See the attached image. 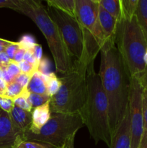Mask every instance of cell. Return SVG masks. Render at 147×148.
Returning <instances> with one entry per match:
<instances>
[{
  "mask_svg": "<svg viewBox=\"0 0 147 148\" xmlns=\"http://www.w3.org/2000/svg\"><path fill=\"white\" fill-rule=\"evenodd\" d=\"M24 90V89L21 85L13 81V82H10V83H7V88H6L3 95L14 99L15 98L18 97L19 95H21Z\"/></svg>",
  "mask_w": 147,
  "mask_h": 148,
  "instance_id": "603a6c76",
  "label": "cell"
},
{
  "mask_svg": "<svg viewBox=\"0 0 147 148\" xmlns=\"http://www.w3.org/2000/svg\"><path fill=\"white\" fill-rule=\"evenodd\" d=\"M84 124L80 114L51 113L50 119L39 130H28L24 141H37L57 148H73L74 137Z\"/></svg>",
  "mask_w": 147,
  "mask_h": 148,
  "instance_id": "8992f818",
  "label": "cell"
},
{
  "mask_svg": "<svg viewBox=\"0 0 147 148\" xmlns=\"http://www.w3.org/2000/svg\"><path fill=\"white\" fill-rule=\"evenodd\" d=\"M18 43H20V46L26 51H32L34 46L37 44L35 38L30 34H25L22 36Z\"/></svg>",
  "mask_w": 147,
  "mask_h": 148,
  "instance_id": "d4e9b609",
  "label": "cell"
},
{
  "mask_svg": "<svg viewBox=\"0 0 147 148\" xmlns=\"http://www.w3.org/2000/svg\"><path fill=\"white\" fill-rule=\"evenodd\" d=\"M27 89L32 93L46 95L47 94L46 76L43 75L38 71L35 72L32 75Z\"/></svg>",
  "mask_w": 147,
  "mask_h": 148,
  "instance_id": "9a60e30c",
  "label": "cell"
},
{
  "mask_svg": "<svg viewBox=\"0 0 147 148\" xmlns=\"http://www.w3.org/2000/svg\"><path fill=\"white\" fill-rule=\"evenodd\" d=\"M99 4L118 21L121 20V7L120 0H99Z\"/></svg>",
  "mask_w": 147,
  "mask_h": 148,
  "instance_id": "e0dca14e",
  "label": "cell"
},
{
  "mask_svg": "<svg viewBox=\"0 0 147 148\" xmlns=\"http://www.w3.org/2000/svg\"><path fill=\"white\" fill-rule=\"evenodd\" d=\"M139 148H147V139L146 140V141L140 146Z\"/></svg>",
  "mask_w": 147,
  "mask_h": 148,
  "instance_id": "60d3db41",
  "label": "cell"
},
{
  "mask_svg": "<svg viewBox=\"0 0 147 148\" xmlns=\"http://www.w3.org/2000/svg\"><path fill=\"white\" fill-rule=\"evenodd\" d=\"M0 8H9L18 12L20 0H0Z\"/></svg>",
  "mask_w": 147,
  "mask_h": 148,
  "instance_id": "f546056e",
  "label": "cell"
},
{
  "mask_svg": "<svg viewBox=\"0 0 147 148\" xmlns=\"http://www.w3.org/2000/svg\"><path fill=\"white\" fill-rule=\"evenodd\" d=\"M86 100L81 113L84 124L87 127L95 144L102 141L110 148L112 134L110 129L109 106L99 73L94 68V62L86 69Z\"/></svg>",
  "mask_w": 147,
  "mask_h": 148,
  "instance_id": "7a4b0ae2",
  "label": "cell"
},
{
  "mask_svg": "<svg viewBox=\"0 0 147 148\" xmlns=\"http://www.w3.org/2000/svg\"><path fill=\"white\" fill-rule=\"evenodd\" d=\"M87 65L74 62L73 69L60 78L61 86L50 99L51 113L81 114L86 100Z\"/></svg>",
  "mask_w": 147,
  "mask_h": 148,
  "instance_id": "5b68a950",
  "label": "cell"
},
{
  "mask_svg": "<svg viewBox=\"0 0 147 148\" xmlns=\"http://www.w3.org/2000/svg\"><path fill=\"white\" fill-rule=\"evenodd\" d=\"M11 59L9 58V56L6 54L5 52H1L0 53V67L2 69L7 67L9 64L11 62Z\"/></svg>",
  "mask_w": 147,
  "mask_h": 148,
  "instance_id": "d590c367",
  "label": "cell"
},
{
  "mask_svg": "<svg viewBox=\"0 0 147 148\" xmlns=\"http://www.w3.org/2000/svg\"><path fill=\"white\" fill-rule=\"evenodd\" d=\"M29 94H30V92L27 90V88L24 89L21 95H19L18 97H17V98H15L14 99V106L17 107H20V108L26 110L27 111L32 112L33 108L28 101Z\"/></svg>",
  "mask_w": 147,
  "mask_h": 148,
  "instance_id": "44dd1931",
  "label": "cell"
},
{
  "mask_svg": "<svg viewBox=\"0 0 147 148\" xmlns=\"http://www.w3.org/2000/svg\"><path fill=\"white\" fill-rule=\"evenodd\" d=\"M46 85H47V94L51 98L59 92L61 81L60 78L58 77L56 74L51 72L50 75L46 76Z\"/></svg>",
  "mask_w": 147,
  "mask_h": 148,
  "instance_id": "ffe728a7",
  "label": "cell"
},
{
  "mask_svg": "<svg viewBox=\"0 0 147 148\" xmlns=\"http://www.w3.org/2000/svg\"><path fill=\"white\" fill-rule=\"evenodd\" d=\"M1 95H3V93L1 92V91H0V96H1Z\"/></svg>",
  "mask_w": 147,
  "mask_h": 148,
  "instance_id": "ee69618b",
  "label": "cell"
},
{
  "mask_svg": "<svg viewBox=\"0 0 147 148\" xmlns=\"http://www.w3.org/2000/svg\"><path fill=\"white\" fill-rule=\"evenodd\" d=\"M51 116L50 101L43 105L33 109L32 111V125L29 130H39L50 119Z\"/></svg>",
  "mask_w": 147,
  "mask_h": 148,
  "instance_id": "5bb4252c",
  "label": "cell"
},
{
  "mask_svg": "<svg viewBox=\"0 0 147 148\" xmlns=\"http://www.w3.org/2000/svg\"><path fill=\"white\" fill-rule=\"evenodd\" d=\"M114 40L131 77L141 75L146 69L144 55L147 42L135 15L131 20L118 21Z\"/></svg>",
  "mask_w": 147,
  "mask_h": 148,
  "instance_id": "277c9868",
  "label": "cell"
},
{
  "mask_svg": "<svg viewBox=\"0 0 147 148\" xmlns=\"http://www.w3.org/2000/svg\"><path fill=\"white\" fill-rule=\"evenodd\" d=\"M135 17L147 42V0L138 1Z\"/></svg>",
  "mask_w": 147,
  "mask_h": 148,
  "instance_id": "2e32d148",
  "label": "cell"
},
{
  "mask_svg": "<svg viewBox=\"0 0 147 148\" xmlns=\"http://www.w3.org/2000/svg\"><path fill=\"white\" fill-rule=\"evenodd\" d=\"M11 42L12 41H10V40H4V39L0 38V53H1V52H4L6 47H7L9 44H10Z\"/></svg>",
  "mask_w": 147,
  "mask_h": 148,
  "instance_id": "f35d334b",
  "label": "cell"
},
{
  "mask_svg": "<svg viewBox=\"0 0 147 148\" xmlns=\"http://www.w3.org/2000/svg\"><path fill=\"white\" fill-rule=\"evenodd\" d=\"M32 75H27V74L24 73H20V75H17L15 78L14 79V82H17L19 85H21L24 89L27 88L29 82H30V79H31ZM12 81V82H13Z\"/></svg>",
  "mask_w": 147,
  "mask_h": 148,
  "instance_id": "1f68e13d",
  "label": "cell"
},
{
  "mask_svg": "<svg viewBox=\"0 0 147 148\" xmlns=\"http://www.w3.org/2000/svg\"><path fill=\"white\" fill-rule=\"evenodd\" d=\"M136 77L139 79L143 88L147 90V66H146L145 70Z\"/></svg>",
  "mask_w": 147,
  "mask_h": 148,
  "instance_id": "8d00e7d4",
  "label": "cell"
},
{
  "mask_svg": "<svg viewBox=\"0 0 147 148\" xmlns=\"http://www.w3.org/2000/svg\"><path fill=\"white\" fill-rule=\"evenodd\" d=\"M75 17L84 30L85 36L102 48L105 42L98 20L99 0H75Z\"/></svg>",
  "mask_w": 147,
  "mask_h": 148,
  "instance_id": "ba28073f",
  "label": "cell"
},
{
  "mask_svg": "<svg viewBox=\"0 0 147 148\" xmlns=\"http://www.w3.org/2000/svg\"><path fill=\"white\" fill-rule=\"evenodd\" d=\"M14 106V99L9 97L1 95L0 96V108L3 111L10 113Z\"/></svg>",
  "mask_w": 147,
  "mask_h": 148,
  "instance_id": "4316f807",
  "label": "cell"
},
{
  "mask_svg": "<svg viewBox=\"0 0 147 148\" xmlns=\"http://www.w3.org/2000/svg\"><path fill=\"white\" fill-rule=\"evenodd\" d=\"M33 52V55H34L36 61L37 62V63H40V60L43 59V50H42V46L40 44H36L34 46L33 50L31 51Z\"/></svg>",
  "mask_w": 147,
  "mask_h": 148,
  "instance_id": "836d02e7",
  "label": "cell"
},
{
  "mask_svg": "<svg viewBox=\"0 0 147 148\" xmlns=\"http://www.w3.org/2000/svg\"><path fill=\"white\" fill-rule=\"evenodd\" d=\"M23 141V135L14 126L10 113L0 108V148H17Z\"/></svg>",
  "mask_w": 147,
  "mask_h": 148,
  "instance_id": "30bf717a",
  "label": "cell"
},
{
  "mask_svg": "<svg viewBox=\"0 0 147 148\" xmlns=\"http://www.w3.org/2000/svg\"><path fill=\"white\" fill-rule=\"evenodd\" d=\"M37 71L45 76H48L51 73L50 71V62L46 57L43 58L39 63Z\"/></svg>",
  "mask_w": 147,
  "mask_h": 148,
  "instance_id": "f1b7e54d",
  "label": "cell"
},
{
  "mask_svg": "<svg viewBox=\"0 0 147 148\" xmlns=\"http://www.w3.org/2000/svg\"><path fill=\"white\" fill-rule=\"evenodd\" d=\"M139 0H120L121 7V19L131 20L135 15Z\"/></svg>",
  "mask_w": 147,
  "mask_h": 148,
  "instance_id": "d6986e66",
  "label": "cell"
},
{
  "mask_svg": "<svg viewBox=\"0 0 147 148\" xmlns=\"http://www.w3.org/2000/svg\"><path fill=\"white\" fill-rule=\"evenodd\" d=\"M6 71H7V73L13 78V79L16 77L18 75H20L21 73L20 70V68H19L18 63L15 62L14 61L12 60L11 62L8 64V66L6 68H4Z\"/></svg>",
  "mask_w": 147,
  "mask_h": 148,
  "instance_id": "4dcf8cb0",
  "label": "cell"
},
{
  "mask_svg": "<svg viewBox=\"0 0 147 148\" xmlns=\"http://www.w3.org/2000/svg\"><path fill=\"white\" fill-rule=\"evenodd\" d=\"M143 87L136 77H131L128 109L131 132V148H139L143 134Z\"/></svg>",
  "mask_w": 147,
  "mask_h": 148,
  "instance_id": "9c48e42d",
  "label": "cell"
},
{
  "mask_svg": "<svg viewBox=\"0 0 147 148\" xmlns=\"http://www.w3.org/2000/svg\"><path fill=\"white\" fill-rule=\"evenodd\" d=\"M49 15L59 27L65 45L74 62L88 64L89 60L84 30L76 17L47 6Z\"/></svg>",
  "mask_w": 147,
  "mask_h": 148,
  "instance_id": "52a82bcc",
  "label": "cell"
},
{
  "mask_svg": "<svg viewBox=\"0 0 147 148\" xmlns=\"http://www.w3.org/2000/svg\"><path fill=\"white\" fill-rule=\"evenodd\" d=\"M25 51V49H24L23 48H22L21 46H20V49H19L18 50H17V51L16 52L15 55H14V59H13V61H14V62H17V63L22 62V61L23 60V59H24V55Z\"/></svg>",
  "mask_w": 147,
  "mask_h": 148,
  "instance_id": "74e56055",
  "label": "cell"
},
{
  "mask_svg": "<svg viewBox=\"0 0 147 148\" xmlns=\"http://www.w3.org/2000/svg\"><path fill=\"white\" fill-rule=\"evenodd\" d=\"M3 77V69L0 67V78H2Z\"/></svg>",
  "mask_w": 147,
  "mask_h": 148,
  "instance_id": "7bdbcfd3",
  "label": "cell"
},
{
  "mask_svg": "<svg viewBox=\"0 0 147 148\" xmlns=\"http://www.w3.org/2000/svg\"><path fill=\"white\" fill-rule=\"evenodd\" d=\"M98 73L108 101L110 129L112 137L128 107L131 89V75L114 39L106 40L101 48Z\"/></svg>",
  "mask_w": 147,
  "mask_h": 148,
  "instance_id": "6da1fadb",
  "label": "cell"
},
{
  "mask_svg": "<svg viewBox=\"0 0 147 148\" xmlns=\"http://www.w3.org/2000/svg\"><path fill=\"white\" fill-rule=\"evenodd\" d=\"M48 6L55 7L75 17V0H48Z\"/></svg>",
  "mask_w": 147,
  "mask_h": 148,
  "instance_id": "ac0fdd59",
  "label": "cell"
},
{
  "mask_svg": "<svg viewBox=\"0 0 147 148\" xmlns=\"http://www.w3.org/2000/svg\"><path fill=\"white\" fill-rule=\"evenodd\" d=\"M131 132L128 107L123 119L121 121L112 137L110 148H131Z\"/></svg>",
  "mask_w": 147,
  "mask_h": 148,
  "instance_id": "8fae6325",
  "label": "cell"
},
{
  "mask_svg": "<svg viewBox=\"0 0 147 148\" xmlns=\"http://www.w3.org/2000/svg\"><path fill=\"white\" fill-rule=\"evenodd\" d=\"M23 60L26 61V62H29V63L35 65V66L38 67L39 64L37 63V62L36 61L34 55H33V52H32L31 51H26L25 53H24Z\"/></svg>",
  "mask_w": 147,
  "mask_h": 148,
  "instance_id": "e575fe53",
  "label": "cell"
},
{
  "mask_svg": "<svg viewBox=\"0 0 147 148\" xmlns=\"http://www.w3.org/2000/svg\"><path fill=\"white\" fill-rule=\"evenodd\" d=\"M10 114L14 126L24 137V133L32 125V112L14 106Z\"/></svg>",
  "mask_w": 147,
  "mask_h": 148,
  "instance_id": "4fadbf2b",
  "label": "cell"
},
{
  "mask_svg": "<svg viewBox=\"0 0 147 148\" xmlns=\"http://www.w3.org/2000/svg\"><path fill=\"white\" fill-rule=\"evenodd\" d=\"M7 83L4 81V79L3 78H0V91L3 93L4 95V92L5 91L6 88H7Z\"/></svg>",
  "mask_w": 147,
  "mask_h": 148,
  "instance_id": "ab89813d",
  "label": "cell"
},
{
  "mask_svg": "<svg viewBox=\"0 0 147 148\" xmlns=\"http://www.w3.org/2000/svg\"><path fill=\"white\" fill-rule=\"evenodd\" d=\"M98 20L99 27L105 37V41L110 39L115 38L118 27V20L105 11L99 4V12H98Z\"/></svg>",
  "mask_w": 147,
  "mask_h": 148,
  "instance_id": "7c38bea8",
  "label": "cell"
},
{
  "mask_svg": "<svg viewBox=\"0 0 147 148\" xmlns=\"http://www.w3.org/2000/svg\"><path fill=\"white\" fill-rule=\"evenodd\" d=\"M17 148H57L52 145L37 141H23Z\"/></svg>",
  "mask_w": 147,
  "mask_h": 148,
  "instance_id": "484cf974",
  "label": "cell"
},
{
  "mask_svg": "<svg viewBox=\"0 0 147 148\" xmlns=\"http://www.w3.org/2000/svg\"><path fill=\"white\" fill-rule=\"evenodd\" d=\"M50 97L48 95H41V94L32 93L30 92L28 97V101L30 102V105L32 106L33 108H37L43 105L48 101H50Z\"/></svg>",
  "mask_w": 147,
  "mask_h": 148,
  "instance_id": "cb8c5ba5",
  "label": "cell"
},
{
  "mask_svg": "<svg viewBox=\"0 0 147 148\" xmlns=\"http://www.w3.org/2000/svg\"><path fill=\"white\" fill-rule=\"evenodd\" d=\"M144 63H145L146 66H147V49L146 51L145 55H144Z\"/></svg>",
  "mask_w": 147,
  "mask_h": 148,
  "instance_id": "b9f144b4",
  "label": "cell"
},
{
  "mask_svg": "<svg viewBox=\"0 0 147 148\" xmlns=\"http://www.w3.org/2000/svg\"><path fill=\"white\" fill-rule=\"evenodd\" d=\"M142 105H143V134H142V137H141L140 146H141L147 139V90L146 89H143Z\"/></svg>",
  "mask_w": 147,
  "mask_h": 148,
  "instance_id": "7402d4cb",
  "label": "cell"
},
{
  "mask_svg": "<svg viewBox=\"0 0 147 148\" xmlns=\"http://www.w3.org/2000/svg\"><path fill=\"white\" fill-rule=\"evenodd\" d=\"M73 148H74V147H73Z\"/></svg>",
  "mask_w": 147,
  "mask_h": 148,
  "instance_id": "f6af8a7d",
  "label": "cell"
},
{
  "mask_svg": "<svg viewBox=\"0 0 147 148\" xmlns=\"http://www.w3.org/2000/svg\"><path fill=\"white\" fill-rule=\"evenodd\" d=\"M18 12L31 19L45 36L53 56L56 71L64 75L71 70L74 66V60L69 54L59 27L41 1L20 0Z\"/></svg>",
  "mask_w": 147,
  "mask_h": 148,
  "instance_id": "3957f363",
  "label": "cell"
},
{
  "mask_svg": "<svg viewBox=\"0 0 147 148\" xmlns=\"http://www.w3.org/2000/svg\"><path fill=\"white\" fill-rule=\"evenodd\" d=\"M20 48V45L18 42H11L10 44H9L8 46L6 47L4 52L6 53V54L9 56L11 60H13L14 59V56L15 55L16 52Z\"/></svg>",
  "mask_w": 147,
  "mask_h": 148,
  "instance_id": "d6a6232c",
  "label": "cell"
},
{
  "mask_svg": "<svg viewBox=\"0 0 147 148\" xmlns=\"http://www.w3.org/2000/svg\"><path fill=\"white\" fill-rule=\"evenodd\" d=\"M19 68L21 72V73L27 74V75H33V73L36 71H37V67L26 61L22 60V62L18 63Z\"/></svg>",
  "mask_w": 147,
  "mask_h": 148,
  "instance_id": "83f0119b",
  "label": "cell"
}]
</instances>
